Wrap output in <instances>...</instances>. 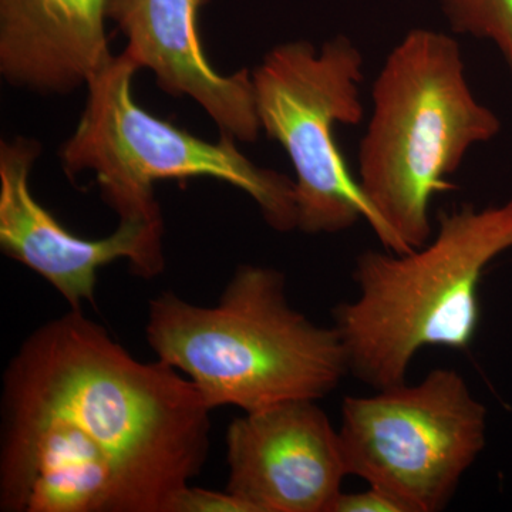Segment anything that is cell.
<instances>
[{
  "label": "cell",
  "instance_id": "cell-8",
  "mask_svg": "<svg viewBox=\"0 0 512 512\" xmlns=\"http://www.w3.org/2000/svg\"><path fill=\"white\" fill-rule=\"evenodd\" d=\"M42 153L35 138L0 143V248L32 269L69 303L82 309L94 303L97 275L104 266L124 259L131 272L156 278L165 268L164 225L120 221L109 237L84 239L37 202L30 190V171Z\"/></svg>",
  "mask_w": 512,
  "mask_h": 512
},
{
  "label": "cell",
  "instance_id": "cell-12",
  "mask_svg": "<svg viewBox=\"0 0 512 512\" xmlns=\"http://www.w3.org/2000/svg\"><path fill=\"white\" fill-rule=\"evenodd\" d=\"M454 33L493 42L512 73V0H440Z\"/></svg>",
  "mask_w": 512,
  "mask_h": 512
},
{
  "label": "cell",
  "instance_id": "cell-2",
  "mask_svg": "<svg viewBox=\"0 0 512 512\" xmlns=\"http://www.w3.org/2000/svg\"><path fill=\"white\" fill-rule=\"evenodd\" d=\"M146 336L211 410L319 400L349 373L338 330L292 308L284 274L268 266H239L211 308L163 293L150 302Z\"/></svg>",
  "mask_w": 512,
  "mask_h": 512
},
{
  "label": "cell",
  "instance_id": "cell-4",
  "mask_svg": "<svg viewBox=\"0 0 512 512\" xmlns=\"http://www.w3.org/2000/svg\"><path fill=\"white\" fill-rule=\"evenodd\" d=\"M512 248V200L439 214L436 235L406 254L356 258L357 296L333 309L349 373L376 390L407 382L421 349L466 350L480 325L485 268Z\"/></svg>",
  "mask_w": 512,
  "mask_h": 512
},
{
  "label": "cell",
  "instance_id": "cell-13",
  "mask_svg": "<svg viewBox=\"0 0 512 512\" xmlns=\"http://www.w3.org/2000/svg\"><path fill=\"white\" fill-rule=\"evenodd\" d=\"M170 512H252L249 505L234 494L205 488L185 487L171 504Z\"/></svg>",
  "mask_w": 512,
  "mask_h": 512
},
{
  "label": "cell",
  "instance_id": "cell-14",
  "mask_svg": "<svg viewBox=\"0 0 512 512\" xmlns=\"http://www.w3.org/2000/svg\"><path fill=\"white\" fill-rule=\"evenodd\" d=\"M332 512H404L402 505L376 487L357 493H340Z\"/></svg>",
  "mask_w": 512,
  "mask_h": 512
},
{
  "label": "cell",
  "instance_id": "cell-5",
  "mask_svg": "<svg viewBox=\"0 0 512 512\" xmlns=\"http://www.w3.org/2000/svg\"><path fill=\"white\" fill-rule=\"evenodd\" d=\"M138 70L123 52L89 80L82 117L60 150L67 174L92 171L120 221L164 225L154 184L207 177L248 194L275 231L298 228L288 175L256 165L228 134L210 143L141 109L133 96Z\"/></svg>",
  "mask_w": 512,
  "mask_h": 512
},
{
  "label": "cell",
  "instance_id": "cell-9",
  "mask_svg": "<svg viewBox=\"0 0 512 512\" xmlns=\"http://www.w3.org/2000/svg\"><path fill=\"white\" fill-rule=\"evenodd\" d=\"M318 400H291L232 421L227 491L252 512H332L346 476L339 431Z\"/></svg>",
  "mask_w": 512,
  "mask_h": 512
},
{
  "label": "cell",
  "instance_id": "cell-7",
  "mask_svg": "<svg viewBox=\"0 0 512 512\" xmlns=\"http://www.w3.org/2000/svg\"><path fill=\"white\" fill-rule=\"evenodd\" d=\"M339 439L349 476L404 512H439L485 446L487 410L453 369L369 397H345Z\"/></svg>",
  "mask_w": 512,
  "mask_h": 512
},
{
  "label": "cell",
  "instance_id": "cell-10",
  "mask_svg": "<svg viewBox=\"0 0 512 512\" xmlns=\"http://www.w3.org/2000/svg\"><path fill=\"white\" fill-rule=\"evenodd\" d=\"M208 0H107V19L126 36L124 52L156 74L174 97H191L221 134L254 143L261 133L252 72L222 76L208 62L198 33V13Z\"/></svg>",
  "mask_w": 512,
  "mask_h": 512
},
{
  "label": "cell",
  "instance_id": "cell-1",
  "mask_svg": "<svg viewBox=\"0 0 512 512\" xmlns=\"http://www.w3.org/2000/svg\"><path fill=\"white\" fill-rule=\"evenodd\" d=\"M211 412L183 373L72 309L6 367L0 510L170 512L207 461Z\"/></svg>",
  "mask_w": 512,
  "mask_h": 512
},
{
  "label": "cell",
  "instance_id": "cell-3",
  "mask_svg": "<svg viewBox=\"0 0 512 512\" xmlns=\"http://www.w3.org/2000/svg\"><path fill=\"white\" fill-rule=\"evenodd\" d=\"M373 113L359 146V183L387 251L406 254L433 237L431 201L453 190L471 147L501 130L477 101L454 37L413 29L393 47L373 84Z\"/></svg>",
  "mask_w": 512,
  "mask_h": 512
},
{
  "label": "cell",
  "instance_id": "cell-11",
  "mask_svg": "<svg viewBox=\"0 0 512 512\" xmlns=\"http://www.w3.org/2000/svg\"><path fill=\"white\" fill-rule=\"evenodd\" d=\"M107 0H0V73L19 89L69 94L110 62Z\"/></svg>",
  "mask_w": 512,
  "mask_h": 512
},
{
  "label": "cell",
  "instance_id": "cell-6",
  "mask_svg": "<svg viewBox=\"0 0 512 512\" xmlns=\"http://www.w3.org/2000/svg\"><path fill=\"white\" fill-rule=\"evenodd\" d=\"M363 64L359 47L336 36L320 49L305 40L276 46L252 72L261 130L281 144L295 171L298 229L305 234H340L360 220L375 229L333 133L363 119Z\"/></svg>",
  "mask_w": 512,
  "mask_h": 512
}]
</instances>
